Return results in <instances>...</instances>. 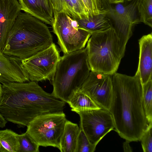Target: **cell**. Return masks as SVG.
Here are the masks:
<instances>
[{
    "label": "cell",
    "mask_w": 152,
    "mask_h": 152,
    "mask_svg": "<svg viewBox=\"0 0 152 152\" xmlns=\"http://www.w3.org/2000/svg\"><path fill=\"white\" fill-rule=\"evenodd\" d=\"M0 113L18 127L27 126L35 118L63 112L66 103L45 92L37 82L3 83Z\"/></svg>",
    "instance_id": "6da1fadb"
},
{
    "label": "cell",
    "mask_w": 152,
    "mask_h": 152,
    "mask_svg": "<svg viewBox=\"0 0 152 152\" xmlns=\"http://www.w3.org/2000/svg\"><path fill=\"white\" fill-rule=\"evenodd\" d=\"M113 93L110 112L115 130L129 142L140 141L148 126L142 101V88L137 71L131 76L117 73L112 75Z\"/></svg>",
    "instance_id": "7a4b0ae2"
},
{
    "label": "cell",
    "mask_w": 152,
    "mask_h": 152,
    "mask_svg": "<svg viewBox=\"0 0 152 152\" xmlns=\"http://www.w3.org/2000/svg\"><path fill=\"white\" fill-rule=\"evenodd\" d=\"M53 43L52 35L44 23L20 12L10 31L2 53L21 60L47 48Z\"/></svg>",
    "instance_id": "3957f363"
},
{
    "label": "cell",
    "mask_w": 152,
    "mask_h": 152,
    "mask_svg": "<svg viewBox=\"0 0 152 152\" xmlns=\"http://www.w3.org/2000/svg\"><path fill=\"white\" fill-rule=\"evenodd\" d=\"M90 71L86 48L64 54L52 80V93L67 103L74 93L80 89Z\"/></svg>",
    "instance_id": "277c9868"
},
{
    "label": "cell",
    "mask_w": 152,
    "mask_h": 152,
    "mask_svg": "<svg viewBox=\"0 0 152 152\" xmlns=\"http://www.w3.org/2000/svg\"><path fill=\"white\" fill-rule=\"evenodd\" d=\"M86 48L91 71L111 76L116 72L125 53L112 27L93 33Z\"/></svg>",
    "instance_id": "5b68a950"
},
{
    "label": "cell",
    "mask_w": 152,
    "mask_h": 152,
    "mask_svg": "<svg viewBox=\"0 0 152 152\" xmlns=\"http://www.w3.org/2000/svg\"><path fill=\"white\" fill-rule=\"evenodd\" d=\"M52 26L64 54L84 49L92 33L80 27L77 20L64 12L54 16Z\"/></svg>",
    "instance_id": "8992f818"
},
{
    "label": "cell",
    "mask_w": 152,
    "mask_h": 152,
    "mask_svg": "<svg viewBox=\"0 0 152 152\" xmlns=\"http://www.w3.org/2000/svg\"><path fill=\"white\" fill-rule=\"evenodd\" d=\"M66 120L63 112L43 115L31 121L26 132L39 146H51L59 150Z\"/></svg>",
    "instance_id": "52a82bcc"
},
{
    "label": "cell",
    "mask_w": 152,
    "mask_h": 152,
    "mask_svg": "<svg viewBox=\"0 0 152 152\" xmlns=\"http://www.w3.org/2000/svg\"><path fill=\"white\" fill-rule=\"evenodd\" d=\"M139 0H132L126 6L122 3L110 4L106 13L124 53L134 26L140 23L137 9Z\"/></svg>",
    "instance_id": "ba28073f"
},
{
    "label": "cell",
    "mask_w": 152,
    "mask_h": 152,
    "mask_svg": "<svg viewBox=\"0 0 152 152\" xmlns=\"http://www.w3.org/2000/svg\"><path fill=\"white\" fill-rule=\"evenodd\" d=\"M60 57L59 51L53 43L47 48L22 60L21 62L30 81L52 80Z\"/></svg>",
    "instance_id": "9c48e42d"
},
{
    "label": "cell",
    "mask_w": 152,
    "mask_h": 152,
    "mask_svg": "<svg viewBox=\"0 0 152 152\" xmlns=\"http://www.w3.org/2000/svg\"><path fill=\"white\" fill-rule=\"evenodd\" d=\"M80 118V128L90 142L96 146L107 133L115 129L110 112L101 108L86 111H76Z\"/></svg>",
    "instance_id": "30bf717a"
},
{
    "label": "cell",
    "mask_w": 152,
    "mask_h": 152,
    "mask_svg": "<svg viewBox=\"0 0 152 152\" xmlns=\"http://www.w3.org/2000/svg\"><path fill=\"white\" fill-rule=\"evenodd\" d=\"M80 89L99 106L110 111L113 93L111 75L91 71Z\"/></svg>",
    "instance_id": "8fae6325"
},
{
    "label": "cell",
    "mask_w": 152,
    "mask_h": 152,
    "mask_svg": "<svg viewBox=\"0 0 152 152\" xmlns=\"http://www.w3.org/2000/svg\"><path fill=\"white\" fill-rule=\"evenodd\" d=\"M30 81L21 60L0 52V83L26 82Z\"/></svg>",
    "instance_id": "7c38bea8"
},
{
    "label": "cell",
    "mask_w": 152,
    "mask_h": 152,
    "mask_svg": "<svg viewBox=\"0 0 152 152\" xmlns=\"http://www.w3.org/2000/svg\"><path fill=\"white\" fill-rule=\"evenodd\" d=\"M21 10L18 0H0V52H2L10 31Z\"/></svg>",
    "instance_id": "4fadbf2b"
},
{
    "label": "cell",
    "mask_w": 152,
    "mask_h": 152,
    "mask_svg": "<svg viewBox=\"0 0 152 152\" xmlns=\"http://www.w3.org/2000/svg\"><path fill=\"white\" fill-rule=\"evenodd\" d=\"M138 72L142 84L152 79V34L143 36L139 40Z\"/></svg>",
    "instance_id": "5bb4252c"
},
{
    "label": "cell",
    "mask_w": 152,
    "mask_h": 152,
    "mask_svg": "<svg viewBox=\"0 0 152 152\" xmlns=\"http://www.w3.org/2000/svg\"><path fill=\"white\" fill-rule=\"evenodd\" d=\"M18 0L21 10L52 26L54 10L51 0Z\"/></svg>",
    "instance_id": "9a60e30c"
},
{
    "label": "cell",
    "mask_w": 152,
    "mask_h": 152,
    "mask_svg": "<svg viewBox=\"0 0 152 152\" xmlns=\"http://www.w3.org/2000/svg\"><path fill=\"white\" fill-rule=\"evenodd\" d=\"M80 128L78 125L67 120L60 142L61 152H75Z\"/></svg>",
    "instance_id": "2e32d148"
},
{
    "label": "cell",
    "mask_w": 152,
    "mask_h": 152,
    "mask_svg": "<svg viewBox=\"0 0 152 152\" xmlns=\"http://www.w3.org/2000/svg\"><path fill=\"white\" fill-rule=\"evenodd\" d=\"M106 13L77 20L79 26L92 33L105 31L111 28L110 19Z\"/></svg>",
    "instance_id": "e0dca14e"
},
{
    "label": "cell",
    "mask_w": 152,
    "mask_h": 152,
    "mask_svg": "<svg viewBox=\"0 0 152 152\" xmlns=\"http://www.w3.org/2000/svg\"><path fill=\"white\" fill-rule=\"evenodd\" d=\"M72 111H86L99 109L102 108L80 89L76 91L67 103Z\"/></svg>",
    "instance_id": "ac0fdd59"
},
{
    "label": "cell",
    "mask_w": 152,
    "mask_h": 152,
    "mask_svg": "<svg viewBox=\"0 0 152 152\" xmlns=\"http://www.w3.org/2000/svg\"><path fill=\"white\" fill-rule=\"evenodd\" d=\"M18 134L10 129L0 130V152H18Z\"/></svg>",
    "instance_id": "d6986e66"
},
{
    "label": "cell",
    "mask_w": 152,
    "mask_h": 152,
    "mask_svg": "<svg viewBox=\"0 0 152 152\" xmlns=\"http://www.w3.org/2000/svg\"><path fill=\"white\" fill-rule=\"evenodd\" d=\"M142 101L145 114L149 123H152V80L142 84Z\"/></svg>",
    "instance_id": "ffe728a7"
},
{
    "label": "cell",
    "mask_w": 152,
    "mask_h": 152,
    "mask_svg": "<svg viewBox=\"0 0 152 152\" xmlns=\"http://www.w3.org/2000/svg\"><path fill=\"white\" fill-rule=\"evenodd\" d=\"M140 23L152 27V0H140L137 6Z\"/></svg>",
    "instance_id": "44dd1931"
},
{
    "label": "cell",
    "mask_w": 152,
    "mask_h": 152,
    "mask_svg": "<svg viewBox=\"0 0 152 152\" xmlns=\"http://www.w3.org/2000/svg\"><path fill=\"white\" fill-rule=\"evenodd\" d=\"M54 10V16L57 13L64 12L72 18H79L74 11L70 0H51Z\"/></svg>",
    "instance_id": "7402d4cb"
},
{
    "label": "cell",
    "mask_w": 152,
    "mask_h": 152,
    "mask_svg": "<svg viewBox=\"0 0 152 152\" xmlns=\"http://www.w3.org/2000/svg\"><path fill=\"white\" fill-rule=\"evenodd\" d=\"M18 152H39V146L26 132L18 134Z\"/></svg>",
    "instance_id": "603a6c76"
},
{
    "label": "cell",
    "mask_w": 152,
    "mask_h": 152,
    "mask_svg": "<svg viewBox=\"0 0 152 152\" xmlns=\"http://www.w3.org/2000/svg\"><path fill=\"white\" fill-rule=\"evenodd\" d=\"M87 11L89 17L100 14L106 13L108 10L105 7L101 0H82Z\"/></svg>",
    "instance_id": "cb8c5ba5"
},
{
    "label": "cell",
    "mask_w": 152,
    "mask_h": 152,
    "mask_svg": "<svg viewBox=\"0 0 152 152\" xmlns=\"http://www.w3.org/2000/svg\"><path fill=\"white\" fill-rule=\"evenodd\" d=\"M96 146L90 142L83 130L80 128L75 152H94Z\"/></svg>",
    "instance_id": "d4e9b609"
},
{
    "label": "cell",
    "mask_w": 152,
    "mask_h": 152,
    "mask_svg": "<svg viewBox=\"0 0 152 152\" xmlns=\"http://www.w3.org/2000/svg\"><path fill=\"white\" fill-rule=\"evenodd\" d=\"M152 123H150L141 137L140 141L144 152H152Z\"/></svg>",
    "instance_id": "484cf974"
},
{
    "label": "cell",
    "mask_w": 152,
    "mask_h": 152,
    "mask_svg": "<svg viewBox=\"0 0 152 152\" xmlns=\"http://www.w3.org/2000/svg\"><path fill=\"white\" fill-rule=\"evenodd\" d=\"M74 10L79 19L89 17L88 12L82 0H70Z\"/></svg>",
    "instance_id": "4316f807"
},
{
    "label": "cell",
    "mask_w": 152,
    "mask_h": 152,
    "mask_svg": "<svg viewBox=\"0 0 152 152\" xmlns=\"http://www.w3.org/2000/svg\"><path fill=\"white\" fill-rule=\"evenodd\" d=\"M129 142L126 140L123 143V147L124 152H132V149L129 144Z\"/></svg>",
    "instance_id": "83f0119b"
},
{
    "label": "cell",
    "mask_w": 152,
    "mask_h": 152,
    "mask_svg": "<svg viewBox=\"0 0 152 152\" xmlns=\"http://www.w3.org/2000/svg\"><path fill=\"white\" fill-rule=\"evenodd\" d=\"M110 4H116L122 3L124 2V0H107Z\"/></svg>",
    "instance_id": "f1b7e54d"
},
{
    "label": "cell",
    "mask_w": 152,
    "mask_h": 152,
    "mask_svg": "<svg viewBox=\"0 0 152 152\" xmlns=\"http://www.w3.org/2000/svg\"><path fill=\"white\" fill-rule=\"evenodd\" d=\"M102 2L105 7L107 9V8L108 6L109 3L107 0H101Z\"/></svg>",
    "instance_id": "f546056e"
},
{
    "label": "cell",
    "mask_w": 152,
    "mask_h": 152,
    "mask_svg": "<svg viewBox=\"0 0 152 152\" xmlns=\"http://www.w3.org/2000/svg\"><path fill=\"white\" fill-rule=\"evenodd\" d=\"M2 92V85L1 83H0V99H1Z\"/></svg>",
    "instance_id": "4dcf8cb0"
}]
</instances>
